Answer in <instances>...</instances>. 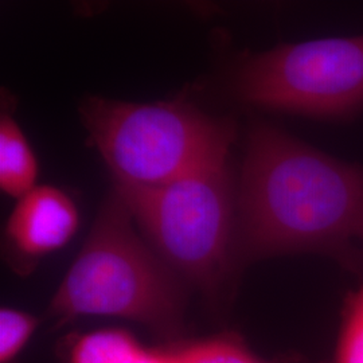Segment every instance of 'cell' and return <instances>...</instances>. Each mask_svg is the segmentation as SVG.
Masks as SVG:
<instances>
[{
    "label": "cell",
    "instance_id": "6da1fadb",
    "mask_svg": "<svg viewBox=\"0 0 363 363\" xmlns=\"http://www.w3.org/2000/svg\"><path fill=\"white\" fill-rule=\"evenodd\" d=\"M363 166L253 123L235 189L233 256L244 265L283 255H325L362 272Z\"/></svg>",
    "mask_w": 363,
    "mask_h": 363
},
{
    "label": "cell",
    "instance_id": "7a4b0ae2",
    "mask_svg": "<svg viewBox=\"0 0 363 363\" xmlns=\"http://www.w3.org/2000/svg\"><path fill=\"white\" fill-rule=\"evenodd\" d=\"M132 220L113 190L49 304L54 327L81 316H115L145 325L159 337L181 334L186 304L182 277L144 244Z\"/></svg>",
    "mask_w": 363,
    "mask_h": 363
},
{
    "label": "cell",
    "instance_id": "3957f363",
    "mask_svg": "<svg viewBox=\"0 0 363 363\" xmlns=\"http://www.w3.org/2000/svg\"><path fill=\"white\" fill-rule=\"evenodd\" d=\"M235 189L226 160L167 184L115 181L113 190L159 256L217 304L238 274L233 256Z\"/></svg>",
    "mask_w": 363,
    "mask_h": 363
},
{
    "label": "cell",
    "instance_id": "277c9868",
    "mask_svg": "<svg viewBox=\"0 0 363 363\" xmlns=\"http://www.w3.org/2000/svg\"><path fill=\"white\" fill-rule=\"evenodd\" d=\"M79 117L115 181L159 186L226 162L235 139L229 118L187 101L152 104L89 96Z\"/></svg>",
    "mask_w": 363,
    "mask_h": 363
},
{
    "label": "cell",
    "instance_id": "5b68a950",
    "mask_svg": "<svg viewBox=\"0 0 363 363\" xmlns=\"http://www.w3.org/2000/svg\"><path fill=\"white\" fill-rule=\"evenodd\" d=\"M242 104L316 120H350L363 109V34L284 43L244 55L234 67Z\"/></svg>",
    "mask_w": 363,
    "mask_h": 363
},
{
    "label": "cell",
    "instance_id": "8992f818",
    "mask_svg": "<svg viewBox=\"0 0 363 363\" xmlns=\"http://www.w3.org/2000/svg\"><path fill=\"white\" fill-rule=\"evenodd\" d=\"M78 210L62 190L39 186L22 196L3 233V253L13 272L27 276L77 232Z\"/></svg>",
    "mask_w": 363,
    "mask_h": 363
},
{
    "label": "cell",
    "instance_id": "52a82bcc",
    "mask_svg": "<svg viewBox=\"0 0 363 363\" xmlns=\"http://www.w3.org/2000/svg\"><path fill=\"white\" fill-rule=\"evenodd\" d=\"M38 178V163L25 133L9 112L0 118V189L21 199L33 189Z\"/></svg>",
    "mask_w": 363,
    "mask_h": 363
},
{
    "label": "cell",
    "instance_id": "ba28073f",
    "mask_svg": "<svg viewBox=\"0 0 363 363\" xmlns=\"http://www.w3.org/2000/svg\"><path fill=\"white\" fill-rule=\"evenodd\" d=\"M145 349L121 328H101L69 337L66 363H138Z\"/></svg>",
    "mask_w": 363,
    "mask_h": 363
},
{
    "label": "cell",
    "instance_id": "9c48e42d",
    "mask_svg": "<svg viewBox=\"0 0 363 363\" xmlns=\"http://www.w3.org/2000/svg\"><path fill=\"white\" fill-rule=\"evenodd\" d=\"M171 351L174 363H303L298 355L262 359L232 333L179 345Z\"/></svg>",
    "mask_w": 363,
    "mask_h": 363
},
{
    "label": "cell",
    "instance_id": "30bf717a",
    "mask_svg": "<svg viewBox=\"0 0 363 363\" xmlns=\"http://www.w3.org/2000/svg\"><path fill=\"white\" fill-rule=\"evenodd\" d=\"M331 363H363V283L345 300Z\"/></svg>",
    "mask_w": 363,
    "mask_h": 363
},
{
    "label": "cell",
    "instance_id": "8fae6325",
    "mask_svg": "<svg viewBox=\"0 0 363 363\" xmlns=\"http://www.w3.org/2000/svg\"><path fill=\"white\" fill-rule=\"evenodd\" d=\"M39 325L37 316L11 307L0 310V363H13Z\"/></svg>",
    "mask_w": 363,
    "mask_h": 363
},
{
    "label": "cell",
    "instance_id": "7c38bea8",
    "mask_svg": "<svg viewBox=\"0 0 363 363\" xmlns=\"http://www.w3.org/2000/svg\"><path fill=\"white\" fill-rule=\"evenodd\" d=\"M138 363H174L171 349L167 350H144Z\"/></svg>",
    "mask_w": 363,
    "mask_h": 363
},
{
    "label": "cell",
    "instance_id": "4fadbf2b",
    "mask_svg": "<svg viewBox=\"0 0 363 363\" xmlns=\"http://www.w3.org/2000/svg\"><path fill=\"white\" fill-rule=\"evenodd\" d=\"M358 238H359V241H363V225L362 228H361V232H359V235H358Z\"/></svg>",
    "mask_w": 363,
    "mask_h": 363
}]
</instances>
